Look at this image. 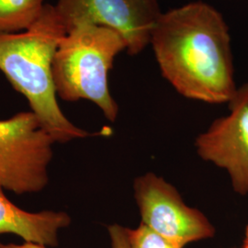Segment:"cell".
I'll use <instances>...</instances> for the list:
<instances>
[{
    "label": "cell",
    "instance_id": "obj_6",
    "mask_svg": "<svg viewBox=\"0 0 248 248\" xmlns=\"http://www.w3.org/2000/svg\"><path fill=\"white\" fill-rule=\"evenodd\" d=\"M55 9L66 32L80 25L109 28L124 38L130 55L150 45L162 14L157 0H58Z\"/></svg>",
    "mask_w": 248,
    "mask_h": 248
},
{
    "label": "cell",
    "instance_id": "obj_7",
    "mask_svg": "<svg viewBox=\"0 0 248 248\" xmlns=\"http://www.w3.org/2000/svg\"><path fill=\"white\" fill-rule=\"evenodd\" d=\"M230 113L213 121L195 141L199 156L229 175L235 193L248 194V82L228 103Z\"/></svg>",
    "mask_w": 248,
    "mask_h": 248
},
{
    "label": "cell",
    "instance_id": "obj_2",
    "mask_svg": "<svg viewBox=\"0 0 248 248\" xmlns=\"http://www.w3.org/2000/svg\"><path fill=\"white\" fill-rule=\"evenodd\" d=\"M66 33L55 6L49 4H45L40 18L26 31L0 32V70L27 98L31 111L55 142L94 135L72 124L56 99L52 63Z\"/></svg>",
    "mask_w": 248,
    "mask_h": 248
},
{
    "label": "cell",
    "instance_id": "obj_10",
    "mask_svg": "<svg viewBox=\"0 0 248 248\" xmlns=\"http://www.w3.org/2000/svg\"><path fill=\"white\" fill-rule=\"evenodd\" d=\"M126 230L130 248H177L142 222L134 229Z\"/></svg>",
    "mask_w": 248,
    "mask_h": 248
},
{
    "label": "cell",
    "instance_id": "obj_9",
    "mask_svg": "<svg viewBox=\"0 0 248 248\" xmlns=\"http://www.w3.org/2000/svg\"><path fill=\"white\" fill-rule=\"evenodd\" d=\"M45 6V0H0V32L26 31L40 18Z\"/></svg>",
    "mask_w": 248,
    "mask_h": 248
},
{
    "label": "cell",
    "instance_id": "obj_13",
    "mask_svg": "<svg viewBox=\"0 0 248 248\" xmlns=\"http://www.w3.org/2000/svg\"><path fill=\"white\" fill-rule=\"evenodd\" d=\"M242 248H248V224L245 230V235H244V241H243V247Z\"/></svg>",
    "mask_w": 248,
    "mask_h": 248
},
{
    "label": "cell",
    "instance_id": "obj_12",
    "mask_svg": "<svg viewBox=\"0 0 248 248\" xmlns=\"http://www.w3.org/2000/svg\"><path fill=\"white\" fill-rule=\"evenodd\" d=\"M0 248H47L46 247L39 246L31 243H25L22 245H16V244H2L0 243Z\"/></svg>",
    "mask_w": 248,
    "mask_h": 248
},
{
    "label": "cell",
    "instance_id": "obj_4",
    "mask_svg": "<svg viewBox=\"0 0 248 248\" xmlns=\"http://www.w3.org/2000/svg\"><path fill=\"white\" fill-rule=\"evenodd\" d=\"M54 142L31 110L0 121V186L18 195L42 191Z\"/></svg>",
    "mask_w": 248,
    "mask_h": 248
},
{
    "label": "cell",
    "instance_id": "obj_8",
    "mask_svg": "<svg viewBox=\"0 0 248 248\" xmlns=\"http://www.w3.org/2000/svg\"><path fill=\"white\" fill-rule=\"evenodd\" d=\"M70 223V216L63 212L29 213L18 208L0 186V234L13 233L25 243L55 248L59 244V232Z\"/></svg>",
    "mask_w": 248,
    "mask_h": 248
},
{
    "label": "cell",
    "instance_id": "obj_5",
    "mask_svg": "<svg viewBox=\"0 0 248 248\" xmlns=\"http://www.w3.org/2000/svg\"><path fill=\"white\" fill-rule=\"evenodd\" d=\"M133 192L141 222L175 248L214 237L216 229L208 217L186 205L177 188L163 177L152 172L136 177Z\"/></svg>",
    "mask_w": 248,
    "mask_h": 248
},
{
    "label": "cell",
    "instance_id": "obj_3",
    "mask_svg": "<svg viewBox=\"0 0 248 248\" xmlns=\"http://www.w3.org/2000/svg\"><path fill=\"white\" fill-rule=\"evenodd\" d=\"M126 49L124 38L114 30L96 25L73 28L62 37L53 55L56 94L70 102L89 100L107 120L115 122L119 106L109 92L108 74L117 54Z\"/></svg>",
    "mask_w": 248,
    "mask_h": 248
},
{
    "label": "cell",
    "instance_id": "obj_1",
    "mask_svg": "<svg viewBox=\"0 0 248 248\" xmlns=\"http://www.w3.org/2000/svg\"><path fill=\"white\" fill-rule=\"evenodd\" d=\"M150 45L162 76L183 97L228 104L235 95L229 27L211 5L196 1L162 13Z\"/></svg>",
    "mask_w": 248,
    "mask_h": 248
},
{
    "label": "cell",
    "instance_id": "obj_11",
    "mask_svg": "<svg viewBox=\"0 0 248 248\" xmlns=\"http://www.w3.org/2000/svg\"><path fill=\"white\" fill-rule=\"evenodd\" d=\"M111 248H130L126 227L112 224L108 227Z\"/></svg>",
    "mask_w": 248,
    "mask_h": 248
}]
</instances>
